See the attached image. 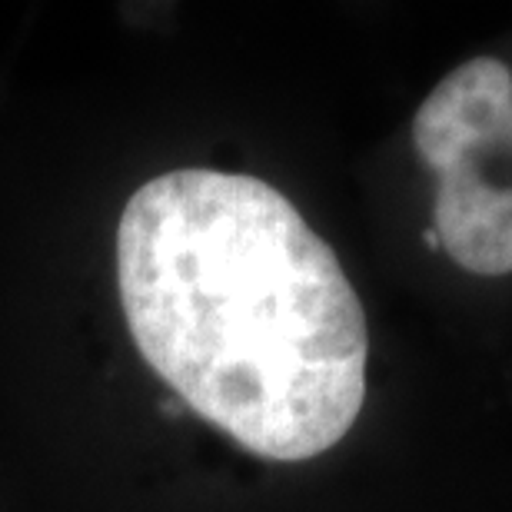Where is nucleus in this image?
Wrapping results in <instances>:
<instances>
[{
  "mask_svg": "<svg viewBox=\"0 0 512 512\" xmlns=\"http://www.w3.org/2000/svg\"><path fill=\"white\" fill-rule=\"evenodd\" d=\"M117 290L150 370L247 453L303 463L363 413V303L270 183L210 167L147 180L117 227Z\"/></svg>",
  "mask_w": 512,
  "mask_h": 512,
  "instance_id": "nucleus-1",
  "label": "nucleus"
},
{
  "mask_svg": "<svg viewBox=\"0 0 512 512\" xmlns=\"http://www.w3.org/2000/svg\"><path fill=\"white\" fill-rule=\"evenodd\" d=\"M413 147L436 173L446 253L476 276L512 273V70L476 57L446 74L416 110Z\"/></svg>",
  "mask_w": 512,
  "mask_h": 512,
  "instance_id": "nucleus-2",
  "label": "nucleus"
}]
</instances>
